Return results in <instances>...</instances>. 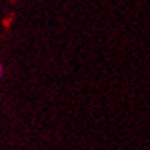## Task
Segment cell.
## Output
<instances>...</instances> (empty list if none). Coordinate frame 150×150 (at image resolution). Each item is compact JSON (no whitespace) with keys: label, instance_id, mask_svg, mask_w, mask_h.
Wrapping results in <instances>:
<instances>
[{"label":"cell","instance_id":"cell-1","mask_svg":"<svg viewBox=\"0 0 150 150\" xmlns=\"http://www.w3.org/2000/svg\"><path fill=\"white\" fill-rule=\"evenodd\" d=\"M2 74H3V67H2V64H0V78H2Z\"/></svg>","mask_w":150,"mask_h":150}]
</instances>
